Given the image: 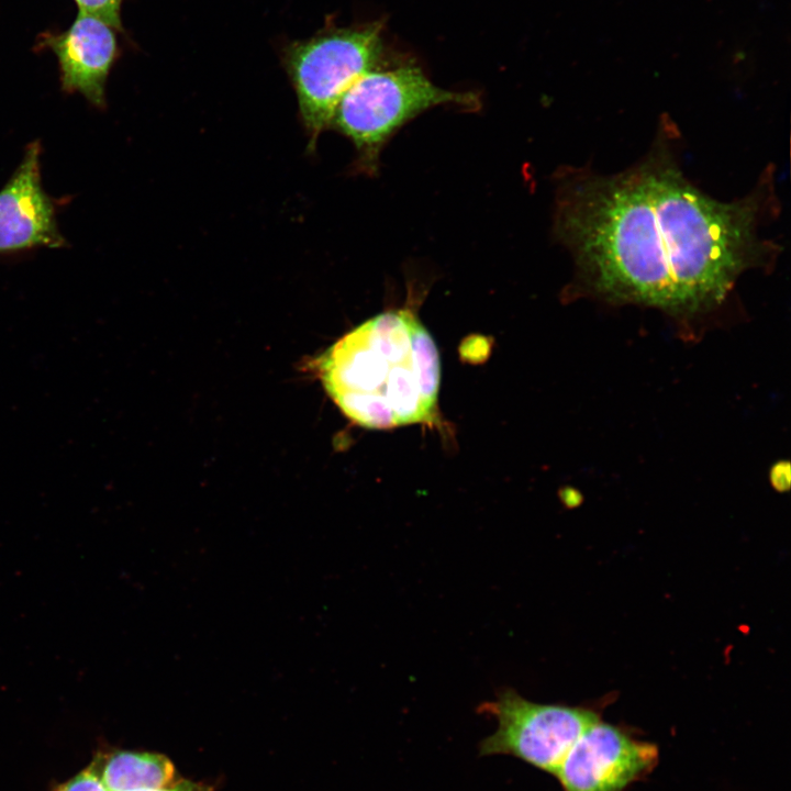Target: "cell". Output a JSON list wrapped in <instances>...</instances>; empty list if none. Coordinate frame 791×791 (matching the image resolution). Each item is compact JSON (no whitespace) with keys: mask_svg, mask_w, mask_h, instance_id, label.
I'll list each match as a JSON object with an SVG mask.
<instances>
[{"mask_svg":"<svg viewBox=\"0 0 791 791\" xmlns=\"http://www.w3.org/2000/svg\"><path fill=\"white\" fill-rule=\"evenodd\" d=\"M773 203L767 177L739 199L711 197L658 141L616 174L561 172L554 233L582 292L691 316L718 305L743 272L776 255L762 235Z\"/></svg>","mask_w":791,"mask_h":791,"instance_id":"6da1fadb","label":"cell"},{"mask_svg":"<svg viewBox=\"0 0 791 791\" xmlns=\"http://www.w3.org/2000/svg\"><path fill=\"white\" fill-rule=\"evenodd\" d=\"M317 369L334 403L363 427L389 430L436 419L438 349L409 309L359 324L319 357Z\"/></svg>","mask_w":791,"mask_h":791,"instance_id":"7a4b0ae2","label":"cell"},{"mask_svg":"<svg viewBox=\"0 0 791 791\" xmlns=\"http://www.w3.org/2000/svg\"><path fill=\"white\" fill-rule=\"evenodd\" d=\"M449 104L475 111L480 99L471 91H452L434 85L413 63L380 65L348 88L335 109L331 126L354 144L358 168L375 175L382 148L405 123L432 108Z\"/></svg>","mask_w":791,"mask_h":791,"instance_id":"3957f363","label":"cell"},{"mask_svg":"<svg viewBox=\"0 0 791 791\" xmlns=\"http://www.w3.org/2000/svg\"><path fill=\"white\" fill-rule=\"evenodd\" d=\"M382 21L334 29L289 46L286 64L313 146L348 88L382 65Z\"/></svg>","mask_w":791,"mask_h":791,"instance_id":"277c9868","label":"cell"},{"mask_svg":"<svg viewBox=\"0 0 791 791\" xmlns=\"http://www.w3.org/2000/svg\"><path fill=\"white\" fill-rule=\"evenodd\" d=\"M479 711L498 721L497 731L479 745L481 756L510 755L553 775L583 731L599 720L589 709L535 703L513 689L502 690Z\"/></svg>","mask_w":791,"mask_h":791,"instance_id":"5b68a950","label":"cell"},{"mask_svg":"<svg viewBox=\"0 0 791 791\" xmlns=\"http://www.w3.org/2000/svg\"><path fill=\"white\" fill-rule=\"evenodd\" d=\"M658 759L656 745L599 718L575 742L555 776L562 791H623L649 775Z\"/></svg>","mask_w":791,"mask_h":791,"instance_id":"8992f818","label":"cell"},{"mask_svg":"<svg viewBox=\"0 0 791 791\" xmlns=\"http://www.w3.org/2000/svg\"><path fill=\"white\" fill-rule=\"evenodd\" d=\"M41 144L34 141L0 190V253L34 247H62L53 199L41 179Z\"/></svg>","mask_w":791,"mask_h":791,"instance_id":"52a82bcc","label":"cell"},{"mask_svg":"<svg viewBox=\"0 0 791 791\" xmlns=\"http://www.w3.org/2000/svg\"><path fill=\"white\" fill-rule=\"evenodd\" d=\"M56 55L63 90L79 92L94 107L105 105V83L118 54L115 30L101 19L78 12L71 25L44 42Z\"/></svg>","mask_w":791,"mask_h":791,"instance_id":"ba28073f","label":"cell"},{"mask_svg":"<svg viewBox=\"0 0 791 791\" xmlns=\"http://www.w3.org/2000/svg\"><path fill=\"white\" fill-rule=\"evenodd\" d=\"M107 791H137L166 787L175 780V766L161 754L119 750L91 764Z\"/></svg>","mask_w":791,"mask_h":791,"instance_id":"9c48e42d","label":"cell"},{"mask_svg":"<svg viewBox=\"0 0 791 791\" xmlns=\"http://www.w3.org/2000/svg\"><path fill=\"white\" fill-rule=\"evenodd\" d=\"M75 2L78 5V12L97 16L114 30L122 31L121 0H75Z\"/></svg>","mask_w":791,"mask_h":791,"instance_id":"30bf717a","label":"cell"},{"mask_svg":"<svg viewBox=\"0 0 791 791\" xmlns=\"http://www.w3.org/2000/svg\"><path fill=\"white\" fill-rule=\"evenodd\" d=\"M54 791H107L93 766L90 765Z\"/></svg>","mask_w":791,"mask_h":791,"instance_id":"8fae6325","label":"cell"},{"mask_svg":"<svg viewBox=\"0 0 791 791\" xmlns=\"http://www.w3.org/2000/svg\"><path fill=\"white\" fill-rule=\"evenodd\" d=\"M790 463L788 460H779L770 468V482L778 491H787L791 480Z\"/></svg>","mask_w":791,"mask_h":791,"instance_id":"7c38bea8","label":"cell"},{"mask_svg":"<svg viewBox=\"0 0 791 791\" xmlns=\"http://www.w3.org/2000/svg\"><path fill=\"white\" fill-rule=\"evenodd\" d=\"M137 791H212V790H211V788H209L205 784L183 780V781H179V782H172L163 788L144 789V790H137Z\"/></svg>","mask_w":791,"mask_h":791,"instance_id":"4fadbf2b","label":"cell"}]
</instances>
